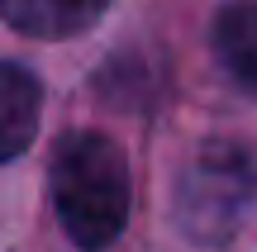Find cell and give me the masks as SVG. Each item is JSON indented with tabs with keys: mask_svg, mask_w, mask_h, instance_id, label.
<instances>
[{
	"mask_svg": "<svg viewBox=\"0 0 257 252\" xmlns=\"http://www.w3.org/2000/svg\"><path fill=\"white\" fill-rule=\"evenodd\" d=\"M38 114H43L38 76L29 67L0 62V167L29 152V143L38 133Z\"/></svg>",
	"mask_w": 257,
	"mask_h": 252,
	"instance_id": "obj_3",
	"label": "cell"
},
{
	"mask_svg": "<svg viewBox=\"0 0 257 252\" xmlns=\"http://www.w3.org/2000/svg\"><path fill=\"white\" fill-rule=\"evenodd\" d=\"M105 10H110V0H0V19L29 38L86 34Z\"/></svg>",
	"mask_w": 257,
	"mask_h": 252,
	"instance_id": "obj_4",
	"label": "cell"
},
{
	"mask_svg": "<svg viewBox=\"0 0 257 252\" xmlns=\"http://www.w3.org/2000/svg\"><path fill=\"white\" fill-rule=\"evenodd\" d=\"M214 57L243 91L257 95V0H233L214 15Z\"/></svg>",
	"mask_w": 257,
	"mask_h": 252,
	"instance_id": "obj_5",
	"label": "cell"
},
{
	"mask_svg": "<svg viewBox=\"0 0 257 252\" xmlns=\"http://www.w3.org/2000/svg\"><path fill=\"white\" fill-rule=\"evenodd\" d=\"M53 209L62 219L67 238L86 252L110 247L128 224L134 205V181L119 143L95 129H76L53 152Z\"/></svg>",
	"mask_w": 257,
	"mask_h": 252,
	"instance_id": "obj_1",
	"label": "cell"
},
{
	"mask_svg": "<svg viewBox=\"0 0 257 252\" xmlns=\"http://www.w3.org/2000/svg\"><path fill=\"white\" fill-rule=\"evenodd\" d=\"M257 205V157L243 143H205L176 181V224L195 243H229Z\"/></svg>",
	"mask_w": 257,
	"mask_h": 252,
	"instance_id": "obj_2",
	"label": "cell"
}]
</instances>
